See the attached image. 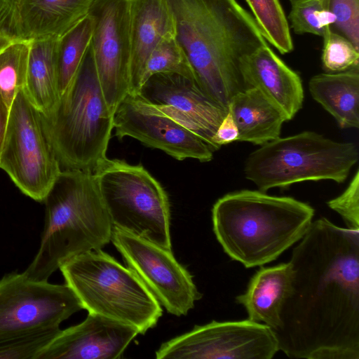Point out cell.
Wrapping results in <instances>:
<instances>
[{
    "mask_svg": "<svg viewBox=\"0 0 359 359\" xmlns=\"http://www.w3.org/2000/svg\"><path fill=\"white\" fill-rule=\"evenodd\" d=\"M293 248L291 289L275 331L279 351L309 359L317 350L359 351V229L325 217Z\"/></svg>",
    "mask_w": 359,
    "mask_h": 359,
    "instance_id": "obj_1",
    "label": "cell"
},
{
    "mask_svg": "<svg viewBox=\"0 0 359 359\" xmlns=\"http://www.w3.org/2000/svg\"><path fill=\"white\" fill-rule=\"evenodd\" d=\"M164 1L196 83L228 109L231 98L245 89L243 62L267 45L255 20L236 0Z\"/></svg>",
    "mask_w": 359,
    "mask_h": 359,
    "instance_id": "obj_2",
    "label": "cell"
},
{
    "mask_svg": "<svg viewBox=\"0 0 359 359\" xmlns=\"http://www.w3.org/2000/svg\"><path fill=\"white\" fill-rule=\"evenodd\" d=\"M314 215L313 207L294 198L245 189L219 198L212 221L224 252L252 268L272 262L301 240Z\"/></svg>",
    "mask_w": 359,
    "mask_h": 359,
    "instance_id": "obj_3",
    "label": "cell"
},
{
    "mask_svg": "<svg viewBox=\"0 0 359 359\" xmlns=\"http://www.w3.org/2000/svg\"><path fill=\"white\" fill-rule=\"evenodd\" d=\"M43 203L45 217L39 250L25 273L48 278L66 260L101 250L111 239L113 225L93 173L62 170Z\"/></svg>",
    "mask_w": 359,
    "mask_h": 359,
    "instance_id": "obj_4",
    "label": "cell"
},
{
    "mask_svg": "<svg viewBox=\"0 0 359 359\" xmlns=\"http://www.w3.org/2000/svg\"><path fill=\"white\" fill-rule=\"evenodd\" d=\"M43 119L63 170L93 173L107 158L114 114L102 90L90 43L71 83Z\"/></svg>",
    "mask_w": 359,
    "mask_h": 359,
    "instance_id": "obj_5",
    "label": "cell"
},
{
    "mask_svg": "<svg viewBox=\"0 0 359 359\" xmlns=\"http://www.w3.org/2000/svg\"><path fill=\"white\" fill-rule=\"evenodd\" d=\"M59 269L88 313L131 325L142 334L162 316L161 305L135 272L102 250L74 256Z\"/></svg>",
    "mask_w": 359,
    "mask_h": 359,
    "instance_id": "obj_6",
    "label": "cell"
},
{
    "mask_svg": "<svg viewBox=\"0 0 359 359\" xmlns=\"http://www.w3.org/2000/svg\"><path fill=\"white\" fill-rule=\"evenodd\" d=\"M358 158L354 143L304 131L261 145L248 156L244 172L263 192L309 180L343 183Z\"/></svg>",
    "mask_w": 359,
    "mask_h": 359,
    "instance_id": "obj_7",
    "label": "cell"
},
{
    "mask_svg": "<svg viewBox=\"0 0 359 359\" xmlns=\"http://www.w3.org/2000/svg\"><path fill=\"white\" fill-rule=\"evenodd\" d=\"M93 175L114 227L172 250L168 196L142 165L107 158Z\"/></svg>",
    "mask_w": 359,
    "mask_h": 359,
    "instance_id": "obj_8",
    "label": "cell"
},
{
    "mask_svg": "<svg viewBox=\"0 0 359 359\" xmlns=\"http://www.w3.org/2000/svg\"><path fill=\"white\" fill-rule=\"evenodd\" d=\"M0 168L22 194L39 203H43L62 170L43 115L24 89L10 107Z\"/></svg>",
    "mask_w": 359,
    "mask_h": 359,
    "instance_id": "obj_9",
    "label": "cell"
},
{
    "mask_svg": "<svg viewBox=\"0 0 359 359\" xmlns=\"http://www.w3.org/2000/svg\"><path fill=\"white\" fill-rule=\"evenodd\" d=\"M67 285L29 278L13 271L0 278V338L60 328L62 322L82 310Z\"/></svg>",
    "mask_w": 359,
    "mask_h": 359,
    "instance_id": "obj_10",
    "label": "cell"
},
{
    "mask_svg": "<svg viewBox=\"0 0 359 359\" xmlns=\"http://www.w3.org/2000/svg\"><path fill=\"white\" fill-rule=\"evenodd\" d=\"M279 351L275 332L248 319L196 325L163 343L158 359H271Z\"/></svg>",
    "mask_w": 359,
    "mask_h": 359,
    "instance_id": "obj_11",
    "label": "cell"
},
{
    "mask_svg": "<svg viewBox=\"0 0 359 359\" xmlns=\"http://www.w3.org/2000/svg\"><path fill=\"white\" fill-rule=\"evenodd\" d=\"M111 241L127 266L169 313L186 316L202 297L192 276L172 250L114 226Z\"/></svg>",
    "mask_w": 359,
    "mask_h": 359,
    "instance_id": "obj_12",
    "label": "cell"
},
{
    "mask_svg": "<svg viewBox=\"0 0 359 359\" xmlns=\"http://www.w3.org/2000/svg\"><path fill=\"white\" fill-rule=\"evenodd\" d=\"M88 15L97 76L106 102L114 114L130 92L129 0H95Z\"/></svg>",
    "mask_w": 359,
    "mask_h": 359,
    "instance_id": "obj_13",
    "label": "cell"
},
{
    "mask_svg": "<svg viewBox=\"0 0 359 359\" xmlns=\"http://www.w3.org/2000/svg\"><path fill=\"white\" fill-rule=\"evenodd\" d=\"M116 135L131 137L178 160L210 161L213 149L197 133L167 116L140 95L128 94L114 114Z\"/></svg>",
    "mask_w": 359,
    "mask_h": 359,
    "instance_id": "obj_14",
    "label": "cell"
},
{
    "mask_svg": "<svg viewBox=\"0 0 359 359\" xmlns=\"http://www.w3.org/2000/svg\"><path fill=\"white\" fill-rule=\"evenodd\" d=\"M138 95L216 150L212 137L228 109L209 98L195 81L177 74L158 73L142 85Z\"/></svg>",
    "mask_w": 359,
    "mask_h": 359,
    "instance_id": "obj_15",
    "label": "cell"
},
{
    "mask_svg": "<svg viewBox=\"0 0 359 359\" xmlns=\"http://www.w3.org/2000/svg\"><path fill=\"white\" fill-rule=\"evenodd\" d=\"M139 334L131 325L88 313L81 323L60 330L36 359H119Z\"/></svg>",
    "mask_w": 359,
    "mask_h": 359,
    "instance_id": "obj_16",
    "label": "cell"
},
{
    "mask_svg": "<svg viewBox=\"0 0 359 359\" xmlns=\"http://www.w3.org/2000/svg\"><path fill=\"white\" fill-rule=\"evenodd\" d=\"M245 89L260 90L287 121L302 109L304 93L299 75L266 45L248 57L241 67Z\"/></svg>",
    "mask_w": 359,
    "mask_h": 359,
    "instance_id": "obj_17",
    "label": "cell"
},
{
    "mask_svg": "<svg viewBox=\"0 0 359 359\" xmlns=\"http://www.w3.org/2000/svg\"><path fill=\"white\" fill-rule=\"evenodd\" d=\"M95 0H16L20 40L58 39L88 15Z\"/></svg>",
    "mask_w": 359,
    "mask_h": 359,
    "instance_id": "obj_18",
    "label": "cell"
},
{
    "mask_svg": "<svg viewBox=\"0 0 359 359\" xmlns=\"http://www.w3.org/2000/svg\"><path fill=\"white\" fill-rule=\"evenodd\" d=\"M129 94L138 95L151 53L165 36L174 34L172 20L164 0H129Z\"/></svg>",
    "mask_w": 359,
    "mask_h": 359,
    "instance_id": "obj_19",
    "label": "cell"
},
{
    "mask_svg": "<svg viewBox=\"0 0 359 359\" xmlns=\"http://www.w3.org/2000/svg\"><path fill=\"white\" fill-rule=\"evenodd\" d=\"M292 279L290 262L262 266L251 278L246 291L237 296L236 301L245 309L248 320L277 331L282 325L280 311L290 293Z\"/></svg>",
    "mask_w": 359,
    "mask_h": 359,
    "instance_id": "obj_20",
    "label": "cell"
},
{
    "mask_svg": "<svg viewBox=\"0 0 359 359\" xmlns=\"http://www.w3.org/2000/svg\"><path fill=\"white\" fill-rule=\"evenodd\" d=\"M228 111L238 130V141L262 145L280 137L287 121L284 114L260 90L246 88L230 100Z\"/></svg>",
    "mask_w": 359,
    "mask_h": 359,
    "instance_id": "obj_21",
    "label": "cell"
},
{
    "mask_svg": "<svg viewBox=\"0 0 359 359\" xmlns=\"http://www.w3.org/2000/svg\"><path fill=\"white\" fill-rule=\"evenodd\" d=\"M312 97L342 128L359 127V68L323 73L309 82Z\"/></svg>",
    "mask_w": 359,
    "mask_h": 359,
    "instance_id": "obj_22",
    "label": "cell"
},
{
    "mask_svg": "<svg viewBox=\"0 0 359 359\" xmlns=\"http://www.w3.org/2000/svg\"><path fill=\"white\" fill-rule=\"evenodd\" d=\"M58 39L30 42L27 80L24 90L43 115H47L60 99L57 86Z\"/></svg>",
    "mask_w": 359,
    "mask_h": 359,
    "instance_id": "obj_23",
    "label": "cell"
},
{
    "mask_svg": "<svg viewBox=\"0 0 359 359\" xmlns=\"http://www.w3.org/2000/svg\"><path fill=\"white\" fill-rule=\"evenodd\" d=\"M92 20L88 15L57 40V72L60 97L76 74L90 45Z\"/></svg>",
    "mask_w": 359,
    "mask_h": 359,
    "instance_id": "obj_24",
    "label": "cell"
},
{
    "mask_svg": "<svg viewBox=\"0 0 359 359\" xmlns=\"http://www.w3.org/2000/svg\"><path fill=\"white\" fill-rule=\"evenodd\" d=\"M264 39L281 54L293 50L287 20L279 0H245Z\"/></svg>",
    "mask_w": 359,
    "mask_h": 359,
    "instance_id": "obj_25",
    "label": "cell"
},
{
    "mask_svg": "<svg viewBox=\"0 0 359 359\" xmlns=\"http://www.w3.org/2000/svg\"><path fill=\"white\" fill-rule=\"evenodd\" d=\"M30 42L19 40L0 53V95L9 108L25 87Z\"/></svg>",
    "mask_w": 359,
    "mask_h": 359,
    "instance_id": "obj_26",
    "label": "cell"
},
{
    "mask_svg": "<svg viewBox=\"0 0 359 359\" xmlns=\"http://www.w3.org/2000/svg\"><path fill=\"white\" fill-rule=\"evenodd\" d=\"M158 73L177 74L196 81L190 64L174 34L165 36L151 53L145 65L142 85Z\"/></svg>",
    "mask_w": 359,
    "mask_h": 359,
    "instance_id": "obj_27",
    "label": "cell"
},
{
    "mask_svg": "<svg viewBox=\"0 0 359 359\" xmlns=\"http://www.w3.org/2000/svg\"><path fill=\"white\" fill-rule=\"evenodd\" d=\"M288 15L291 27L297 34L309 33L323 38L332 23L327 0H290Z\"/></svg>",
    "mask_w": 359,
    "mask_h": 359,
    "instance_id": "obj_28",
    "label": "cell"
},
{
    "mask_svg": "<svg viewBox=\"0 0 359 359\" xmlns=\"http://www.w3.org/2000/svg\"><path fill=\"white\" fill-rule=\"evenodd\" d=\"M323 67L327 73H338L358 67L359 49L345 37L328 31L323 37Z\"/></svg>",
    "mask_w": 359,
    "mask_h": 359,
    "instance_id": "obj_29",
    "label": "cell"
},
{
    "mask_svg": "<svg viewBox=\"0 0 359 359\" xmlns=\"http://www.w3.org/2000/svg\"><path fill=\"white\" fill-rule=\"evenodd\" d=\"M60 329L35 332L24 335L0 338V359H36L41 350Z\"/></svg>",
    "mask_w": 359,
    "mask_h": 359,
    "instance_id": "obj_30",
    "label": "cell"
},
{
    "mask_svg": "<svg viewBox=\"0 0 359 359\" xmlns=\"http://www.w3.org/2000/svg\"><path fill=\"white\" fill-rule=\"evenodd\" d=\"M327 9L332 19L330 31L359 49V0H327Z\"/></svg>",
    "mask_w": 359,
    "mask_h": 359,
    "instance_id": "obj_31",
    "label": "cell"
},
{
    "mask_svg": "<svg viewBox=\"0 0 359 359\" xmlns=\"http://www.w3.org/2000/svg\"><path fill=\"white\" fill-rule=\"evenodd\" d=\"M328 207L343 219L347 228L359 229V170H356L347 188L327 202Z\"/></svg>",
    "mask_w": 359,
    "mask_h": 359,
    "instance_id": "obj_32",
    "label": "cell"
},
{
    "mask_svg": "<svg viewBox=\"0 0 359 359\" xmlns=\"http://www.w3.org/2000/svg\"><path fill=\"white\" fill-rule=\"evenodd\" d=\"M15 3L16 0H0V53L20 40L16 27Z\"/></svg>",
    "mask_w": 359,
    "mask_h": 359,
    "instance_id": "obj_33",
    "label": "cell"
},
{
    "mask_svg": "<svg viewBox=\"0 0 359 359\" xmlns=\"http://www.w3.org/2000/svg\"><path fill=\"white\" fill-rule=\"evenodd\" d=\"M238 130L231 113L228 111L212 137L215 147L219 149L223 144L237 141Z\"/></svg>",
    "mask_w": 359,
    "mask_h": 359,
    "instance_id": "obj_34",
    "label": "cell"
},
{
    "mask_svg": "<svg viewBox=\"0 0 359 359\" xmlns=\"http://www.w3.org/2000/svg\"><path fill=\"white\" fill-rule=\"evenodd\" d=\"M309 359H359V351L343 348H325L313 352Z\"/></svg>",
    "mask_w": 359,
    "mask_h": 359,
    "instance_id": "obj_35",
    "label": "cell"
},
{
    "mask_svg": "<svg viewBox=\"0 0 359 359\" xmlns=\"http://www.w3.org/2000/svg\"><path fill=\"white\" fill-rule=\"evenodd\" d=\"M10 108L0 95V156L7 130Z\"/></svg>",
    "mask_w": 359,
    "mask_h": 359,
    "instance_id": "obj_36",
    "label": "cell"
}]
</instances>
